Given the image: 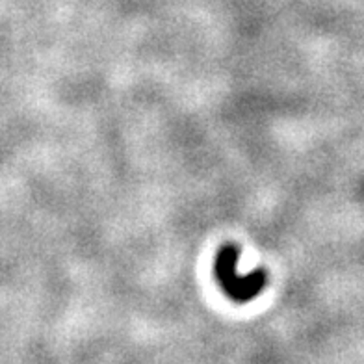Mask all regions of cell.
I'll return each instance as SVG.
<instances>
[{
  "instance_id": "6da1fadb",
  "label": "cell",
  "mask_w": 364,
  "mask_h": 364,
  "mask_svg": "<svg viewBox=\"0 0 364 364\" xmlns=\"http://www.w3.org/2000/svg\"><path fill=\"white\" fill-rule=\"evenodd\" d=\"M236 260H238V250L235 245H227L218 257L216 275L220 279L221 287L236 301H247L257 294L262 292L266 283V273L262 269H255L247 277H238L235 273Z\"/></svg>"
}]
</instances>
